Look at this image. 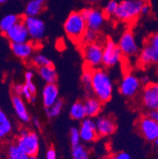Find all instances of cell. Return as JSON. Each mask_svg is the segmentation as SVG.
<instances>
[{
	"label": "cell",
	"instance_id": "obj_1",
	"mask_svg": "<svg viewBox=\"0 0 158 159\" xmlns=\"http://www.w3.org/2000/svg\"><path fill=\"white\" fill-rule=\"evenodd\" d=\"M92 92L103 103L111 99L113 94L112 81L104 70L96 69L93 71Z\"/></svg>",
	"mask_w": 158,
	"mask_h": 159
},
{
	"label": "cell",
	"instance_id": "obj_2",
	"mask_svg": "<svg viewBox=\"0 0 158 159\" xmlns=\"http://www.w3.org/2000/svg\"><path fill=\"white\" fill-rule=\"evenodd\" d=\"M64 31L74 42H81L82 37L87 30L85 20L82 12L73 11L69 14L64 22Z\"/></svg>",
	"mask_w": 158,
	"mask_h": 159
},
{
	"label": "cell",
	"instance_id": "obj_3",
	"mask_svg": "<svg viewBox=\"0 0 158 159\" xmlns=\"http://www.w3.org/2000/svg\"><path fill=\"white\" fill-rule=\"evenodd\" d=\"M144 1L140 0H123L119 2L115 18L124 22H131L141 14V9Z\"/></svg>",
	"mask_w": 158,
	"mask_h": 159
},
{
	"label": "cell",
	"instance_id": "obj_4",
	"mask_svg": "<svg viewBox=\"0 0 158 159\" xmlns=\"http://www.w3.org/2000/svg\"><path fill=\"white\" fill-rule=\"evenodd\" d=\"M103 48L104 47L98 42L83 44L82 56L87 67L93 69L102 64Z\"/></svg>",
	"mask_w": 158,
	"mask_h": 159
},
{
	"label": "cell",
	"instance_id": "obj_5",
	"mask_svg": "<svg viewBox=\"0 0 158 159\" xmlns=\"http://www.w3.org/2000/svg\"><path fill=\"white\" fill-rule=\"evenodd\" d=\"M16 144L21 152L29 157H36L40 148L38 135L34 131H29L25 135H19Z\"/></svg>",
	"mask_w": 158,
	"mask_h": 159
},
{
	"label": "cell",
	"instance_id": "obj_6",
	"mask_svg": "<svg viewBox=\"0 0 158 159\" xmlns=\"http://www.w3.org/2000/svg\"><path fill=\"white\" fill-rule=\"evenodd\" d=\"M138 131L149 142H155L158 139V123L150 116L145 115L141 116L136 123Z\"/></svg>",
	"mask_w": 158,
	"mask_h": 159
},
{
	"label": "cell",
	"instance_id": "obj_7",
	"mask_svg": "<svg viewBox=\"0 0 158 159\" xmlns=\"http://www.w3.org/2000/svg\"><path fill=\"white\" fill-rule=\"evenodd\" d=\"M102 64L106 67H112L121 61L124 56L118 44L112 39L108 38L103 46Z\"/></svg>",
	"mask_w": 158,
	"mask_h": 159
},
{
	"label": "cell",
	"instance_id": "obj_8",
	"mask_svg": "<svg viewBox=\"0 0 158 159\" xmlns=\"http://www.w3.org/2000/svg\"><path fill=\"white\" fill-rule=\"evenodd\" d=\"M141 102L146 110H158V82H150L144 86Z\"/></svg>",
	"mask_w": 158,
	"mask_h": 159
},
{
	"label": "cell",
	"instance_id": "obj_9",
	"mask_svg": "<svg viewBox=\"0 0 158 159\" xmlns=\"http://www.w3.org/2000/svg\"><path fill=\"white\" fill-rule=\"evenodd\" d=\"M25 25L29 32L30 39L35 42L41 41L45 35V24L37 17H25L23 18Z\"/></svg>",
	"mask_w": 158,
	"mask_h": 159
},
{
	"label": "cell",
	"instance_id": "obj_10",
	"mask_svg": "<svg viewBox=\"0 0 158 159\" xmlns=\"http://www.w3.org/2000/svg\"><path fill=\"white\" fill-rule=\"evenodd\" d=\"M141 81L134 75L127 73L124 75L119 86L120 93L127 98H131L137 95L141 87Z\"/></svg>",
	"mask_w": 158,
	"mask_h": 159
},
{
	"label": "cell",
	"instance_id": "obj_11",
	"mask_svg": "<svg viewBox=\"0 0 158 159\" xmlns=\"http://www.w3.org/2000/svg\"><path fill=\"white\" fill-rule=\"evenodd\" d=\"M86 22L87 29L98 32L102 27L105 19L104 12L93 8H87L81 11Z\"/></svg>",
	"mask_w": 158,
	"mask_h": 159
},
{
	"label": "cell",
	"instance_id": "obj_12",
	"mask_svg": "<svg viewBox=\"0 0 158 159\" xmlns=\"http://www.w3.org/2000/svg\"><path fill=\"white\" fill-rule=\"evenodd\" d=\"M124 56H134L138 53V46L136 42L135 37L130 30L124 32L121 36L118 44Z\"/></svg>",
	"mask_w": 158,
	"mask_h": 159
},
{
	"label": "cell",
	"instance_id": "obj_13",
	"mask_svg": "<svg viewBox=\"0 0 158 159\" xmlns=\"http://www.w3.org/2000/svg\"><path fill=\"white\" fill-rule=\"evenodd\" d=\"M5 36L11 43H24L30 39L23 19L5 33Z\"/></svg>",
	"mask_w": 158,
	"mask_h": 159
},
{
	"label": "cell",
	"instance_id": "obj_14",
	"mask_svg": "<svg viewBox=\"0 0 158 159\" xmlns=\"http://www.w3.org/2000/svg\"><path fill=\"white\" fill-rule=\"evenodd\" d=\"M81 139L85 143H91L98 138L95 120L87 117L82 120V125L79 128Z\"/></svg>",
	"mask_w": 158,
	"mask_h": 159
},
{
	"label": "cell",
	"instance_id": "obj_15",
	"mask_svg": "<svg viewBox=\"0 0 158 159\" xmlns=\"http://www.w3.org/2000/svg\"><path fill=\"white\" fill-rule=\"evenodd\" d=\"M95 122L99 136H108L116 131V124L111 117L100 116Z\"/></svg>",
	"mask_w": 158,
	"mask_h": 159
},
{
	"label": "cell",
	"instance_id": "obj_16",
	"mask_svg": "<svg viewBox=\"0 0 158 159\" xmlns=\"http://www.w3.org/2000/svg\"><path fill=\"white\" fill-rule=\"evenodd\" d=\"M11 48L16 57L23 60L29 59L35 51L34 44L29 41L24 43H11Z\"/></svg>",
	"mask_w": 158,
	"mask_h": 159
},
{
	"label": "cell",
	"instance_id": "obj_17",
	"mask_svg": "<svg viewBox=\"0 0 158 159\" xmlns=\"http://www.w3.org/2000/svg\"><path fill=\"white\" fill-rule=\"evenodd\" d=\"M43 104L45 108H49L59 100V89L56 83L46 84L42 91Z\"/></svg>",
	"mask_w": 158,
	"mask_h": 159
},
{
	"label": "cell",
	"instance_id": "obj_18",
	"mask_svg": "<svg viewBox=\"0 0 158 159\" xmlns=\"http://www.w3.org/2000/svg\"><path fill=\"white\" fill-rule=\"evenodd\" d=\"M86 116L89 118L97 116L102 109L103 102H101L98 98L93 97H89L84 101Z\"/></svg>",
	"mask_w": 158,
	"mask_h": 159
},
{
	"label": "cell",
	"instance_id": "obj_19",
	"mask_svg": "<svg viewBox=\"0 0 158 159\" xmlns=\"http://www.w3.org/2000/svg\"><path fill=\"white\" fill-rule=\"evenodd\" d=\"M12 104L14 111L20 120L24 123H28L30 120V116L21 97L14 95L12 97Z\"/></svg>",
	"mask_w": 158,
	"mask_h": 159
},
{
	"label": "cell",
	"instance_id": "obj_20",
	"mask_svg": "<svg viewBox=\"0 0 158 159\" xmlns=\"http://www.w3.org/2000/svg\"><path fill=\"white\" fill-rule=\"evenodd\" d=\"M144 46L151 56L153 64L158 63V33H153L149 36Z\"/></svg>",
	"mask_w": 158,
	"mask_h": 159
},
{
	"label": "cell",
	"instance_id": "obj_21",
	"mask_svg": "<svg viewBox=\"0 0 158 159\" xmlns=\"http://www.w3.org/2000/svg\"><path fill=\"white\" fill-rule=\"evenodd\" d=\"M47 0H30L27 2L25 14L27 17H37L43 11V5Z\"/></svg>",
	"mask_w": 158,
	"mask_h": 159
},
{
	"label": "cell",
	"instance_id": "obj_22",
	"mask_svg": "<svg viewBox=\"0 0 158 159\" xmlns=\"http://www.w3.org/2000/svg\"><path fill=\"white\" fill-rule=\"evenodd\" d=\"M38 74L40 78L46 82V84L56 83V82L57 81V72L53 65L39 67Z\"/></svg>",
	"mask_w": 158,
	"mask_h": 159
},
{
	"label": "cell",
	"instance_id": "obj_23",
	"mask_svg": "<svg viewBox=\"0 0 158 159\" xmlns=\"http://www.w3.org/2000/svg\"><path fill=\"white\" fill-rule=\"evenodd\" d=\"M22 19L23 18L21 17L16 14L6 15L0 21V30L2 33H6Z\"/></svg>",
	"mask_w": 158,
	"mask_h": 159
},
{
	"label": "cell",
	"instance_id": "obj_24",
	"mask_svg": "<svg viewBox=\"0 0 158 159\" xmlns=\"http://www.w3.org/2000/svg\"><path fill=\"white\" fill-rule=\"evenodd\" d=\"M12 124L5 112L0 108V139L6 138L11 133Z\"/></svg>",
	"mask_w": 158,
	"mask_h": 159
},
{
	"label": "cell",
	"instance_id": "obj_25",
	"mask_svg": "<svg viewBox=\"0 0 158 159\" xmlns=\"http://www.w3.org/2000/svg\"><path fill=\"white\" fill-rule=\"evenodd\" d=\"M70 116L75 120H83L85 117H87L83 102H74L70 108Z\"/></svg>",
	"mask_w": 158,
	"mask_h": 159
},
{
	"label": "cell",
	"instance_id": "obj_26",
	"mask_svg": "<svg viewBox=\"0 0 158 159\" xmlns=\"http://www.w3.org/2000/svg\"><path fill=\"white\" fill-rule=\"evenodd\" d=\"M63 107V100L59 99L53 105H52L49 108H45L46 115L49 118H54V117L58 116L62 112Z\"/></svg>",
	"mask_w": 158,
	"mask_h": 159
},
{
	"label": "cell",
	"instance_id": "obj_27",
	"mask_svg": "<svg viewBox=\"0 0 158 159\" xmlns=\"http://www.w3.org/2000/svg\"><path fill=\"white\" fill-rule=\"evenodd\" d=\"M72 157L74 159H89V150L81 144L72 147Z\"/></svg>",
	"mask_w": 158,
	"mask_h": 159
},
{
	"label": "cell",
	"instance_id": "obj_28",
	"mask_svg": "<svg viewBox=\"0 0 158 159\" xmlns=\"http://www.w3.org/2000/svg\"><path fill=\"white\" fill-rule=\"evenodd\" d=\"M93 70L91 68L87 67L84 70L82 73L81 81L84 87L86 89V90L92 91V80H93Z\"/></svg>",
	"mask_w": 158,
	"mask_h": 159
},
{
	"label": "cell",
	"instance_id": "obj_29",
	"mask_svg": "<svg viewBox=\"0 0 158 159\" xmlns=\"http://www.w3.org/2000/svg\"><path fill=\"white\" fill-rule=\"evenodd\" d=\"M32 63L37 67H42V66H52L53 65L51 60H49L47 56L42 54H36L33 56Z\"/></svg>",
	"mask_w": 158,
	"mask_h": 159
},
{
	"label": "cell",
	"instance_id": "obj_30",
	"mask_svg": "<svg viewBox=\"0 0 158 159\" xmlns=\"http://www.w3.org/2000/svg\"><path fill=\"white\" fill-rule=\"evenodd\" d=\"M97 39V32H95L93 30H88L87 29L86 31L83 34L81 40V42L83 44H91V43L97 42L96 40Z\"/></svg>",
	"mask_w": 158,
	"mask_h": 159
},
{
	"label": "cell",
	"instance_id": "obj_31",
	"mask_svg": "<svg viewBox=\"0 0 158 159\" xmlns=\"http://www.w3.org/2000/svg\"><path fill=\"white\" fill-rule=\"evenodd\" d=\"M22 154L23 153L21 152L19 147H17V144H12L8 147L7 150L8 159H18Z\"/></svg>",
	"mask_w": 158,
	"mask_h": 159
},
{
	"label": "cell",
	"instance_id": "obj_32",
	"mask_svg": "<svg viewBox=\"0 0 158 159\" xmlns=\"http://www.w3.org/2000/svg\"><path fill=\"white\" fill-rule=\"evenodd\" d=\"M119 2L115 0H110L109 2L107 3L106 7L104 8V14L105 16H110L113 15L115 16V13H116L117 8H118Z\"/></svg>",
	"mask_w": 158,
	"mask_h": 159
},
{
	"label": "cell",
	"instance_id": "obj_33",
	"mask_svg": "<svg viewBox=\"0 0 158 159\" xmlns=\"http://www.w3.org/2000/svg\"><path fill=\"white\" fill-rule=\"evenodd\" d=\"M70 140L72 147H75L80 144L81 136L79 129L77 128H72L70 131Z\"/></svg>",
	"mask_w": 158,
	"mask_h": 159
},
{
	"label": "cell",
	"instance_id": "obj_34",
	"mask_svg": "<svg viewBox=\"0 0 158 159\" xmlns=\"http://www.w3.org/2000/svg\"><path fill=\"white\" fill-rule=\"evenodd\" d=\"M33 94H32V93L29 91V88L27 87L25 84L23 85V89H22V94H21V97H24L25 99H27L28 101H30L32 98H33Z\"/></svg>",
	"mask_w": 158,
	"mask_h": 159
},
{
	"label": "cell",
	"instance_id": "obj_35",
	"mask_svg": "<svg viewBox=\"0 0 158 159\" xmlns=\"http://www.w3.org/2000/svg\"><path fill=\"white\" fill-rule=\"evenodd\" d=\"M150 11H151L150 4L148 3V2H143L142 6L141 14H143V15H148V14L150 13Z\"/></svg>",
	"mask_w": 158,
	"mask_h": 159
},
{
	"label": "cell",
	"instance_id": "obj_36",
	"mask_svg": "<svg viewBox=\"0 0 158 159\" xmlns=\"http://www.w3.org/2000/svg\"><path fill=\"white\" fill-rule=\"evenodd\" d=\"M46 159H57V154L55 149L50 148L46 153Z\"/></svg>",
	"mask_w": 158,
	"mask_h": 159
},
{
	"label": "cell",
	"instance_id": "obj_37",
	"mask_svg": "<svg viewBox=\"0 0 158 159\" xmlns=\"http://www.w3.org/2000/svg\"><path fill=\"white\" fill-rule=\"evenodd\" d=\"M22 84H15L14 86V87H13V91H14V95H17V96L21 97V94H22Z\"/></svg>",
	"mask_w": 158,
	"mask_h": 159
},
{
	"label": "cell",
	"instance_id": "obj_38",
	"mask_svg": "<svg viewBox=\"0 0 158 159\" xmlns=\"http://www.w3.org/2000/svg\"><path fill=\"white\" fill-rule=\"evenodd\" d=\"M25 84L29 88V91L32 93V94L36 95V93H37V86L33 83V81L32 82H25Z\"/></svg>",
	"mask_w": 158,
	"mask_h": 159
},
{
	"label": "cell",
	"instance_id": "obj_39",
	"mask_svg": "<svg viewBox=\"0 0 158 159\" xmlns=\"http://www.w3.org/2000/svg\"><path fill=\"white\" fill-rule=\"evenodd\" d=\"M115 159H131L130 154L126 152H120L115 155Z\"/></svg>",
	"mask_w": 158,
	"mask_h": 159
},
{
	"label": "cell",
	"instance_id": "obj_40",
	"mask_svg": "<svg viewBox=\"0 0 158 159\" xmlns=\"http://www.w3.org/2000/svg\"><path fill=\"white\" fill-rule=\"evenodd\" d=\"M34 77V73L32 70H27L25 74V82H32Z\"/></svg>",
	"mask_w": 158,
	"mask_h": 159
},
{
	"label": "cell",
	"instance_id": "obj_41",
	"mask_svg": "<svg viewBox=\"0 0 158 159\" xmlns=\"http://www.w3.org/2000/svg\"><path fill=\"white\" fill-rule=\"evenodd\" d=\"M148 116L151 117L153 120H154L156 123H158V110L150 111L148 113Z\"/></svg>",
	"mask_w": 158,
	"mask_h": 159
},
{
	"label": "cell",
	"instance_id": "obj_42",
	"mask_svg": "<svg viewBox=\"0 0 158 159\" xmlns=\"http://www.w3.org/2000/svg\"><path fill=\"white\" fill-rule=\"evenodd\" d=\"M140 81H141V83L142 84H143L144 86H146V85L150 84V79L149 76H147V75H145V76H143V77H142V79H140Z\"/></svg>",
	"mask_w": 158,
	"mask_h": 159
},
{
	"label": "cell",
	"instance_id": "obj_43",
	"mask_svg": "<svg viewBox=\"0 0 158 159\" xmlns=\"http://www.w3.org/2000/svg\"><path fill=\"white\" fill-rule=\"evenodd\" d=\"M33 124H34V126L36 127L37 128H40V126H41V124H40V120H39L37 118H33Z\"/></svg>",
	"mask_w": 158,
	"mask_h": 159
},
{
	"label": "cell",
	"instance_id": "obj_44",
	"mask_svg": "<svg viewBox=\"0 0 158 159\" xmlns=\"http://www.w3.org/2000/svg\"><path fill=\"white\" fill-rule=\"evenodd\" d=\"M84 1L89 3H97V2H99L101 0H84Z\"/></svg>",
	"mask_w": 158,
	"mask_h": 159
},
{
	"label": "cell",
	"instance_id": "obj_45",
	"mask_svg": "<svg viewBox=\"0 0 158 159\" xmlns=\"http://www.w3.org/2000/svg\"><path fill=\"white\" fill-rule=\"evenodd\" d=\"M36 101H37V98H36V95H33V98L30 99L29 102H31V103H35V102H36Z\"/></svg>",
	"mask_w": 158,
	"mask_h": 159
},
{
	"label": "cell",
	"instance_id": "obj_46",
	"mask_svg": "<svg viewBox=\"0 0 158 159\" xmlns=\"http://www.w3.org/2000/svg\"><path fill=\"white\" fill-rule=\"evenodd\" d=\"M18 159H29V156H27V155H25V154H23L22 155H21Z\"/></svg>",
	"mask_w": 158,
	"mask_h": 159
},
{
	"label": "cell",
	"instance_id": "obj_47",
	"mask_svg": "<svg viewBox=\"0 0 158 159\" xmlns=\"http://www.w3.org/2000/svg\"><path fill=\"white\" fill-rule=\"evenodd\" d=\"M105 159H115V156L111 155V156H108V157H106Z\"/></svg>",
	"mask_w": 158,
	"mask_h": 159
},
{
	"label": "cell",
	"instance_id": "obj_48",
	"mask_svg": "<svg viewBox=\"0 0 158 159\" xmlns=\"http://www.w3.org/2000/svg\"><path fill=\"white\" fill-rule=\"evenodd\" d=\"M7 1H9V0H0V4L5 3V2H7Z\"/></svg>",
	"mask_w": 158,
	"mask_h": 159
},
{
	"label": "cell",
	"instance_id": "obj_49",
	"mask_svg": "<svg viewBox=\"0 0 158 159\" xmlns=\"http://www.w3.org/2000/svg\"><path fill=\"white\" fill-rule=\"evenodd\" d=\"M154 143H155V145H156V147H157V149H158V139L156 140V141L154 142Z\"/></svg>",
	"mask_w": 158,
	"mask_h": 159
},
{
	"label": "cell",
	"instance_id": "obj_50",
	"mask_svg": "<svg viewBox=\"0 0 158 159\" xmlns=\"http://www.w3.org/2000/svg\"><path fill=\"white\" fill-rule=\"evenodd\" d=\"M29 159H37L36 157H29Z\"/></svg>",
	"mask_w": 158,
	"mask_h": 159
},
{
	"label": "cell",
	"instance_id": "obj_51",
	"mask_svg": "<svg viewBox=\"0 0 158 159\" xmlns=\"http://www.w3.org/2000/svg\"><path fill=\"white\" fill-rule=\"evenodd\" d=\"M140 1H143V0H140Z\"/></svg>",
	"mask_w": 158,
	"mask_h": 159
},
{
	"label": "cell",
	"instance_id": "obj_52",
	"mask_svg": "<svg viewBox=\"0 0 158 159\" xmlns=\"http://www.w3.org/2000/svg\"><path fill=\"white\" fill-rule=\"evenodd\" d=\"M157 77H158V75H157Z\"/></svg>",
	"mask_w": 158,
	"mask_h": 159
}]
</instances>
